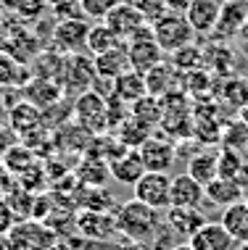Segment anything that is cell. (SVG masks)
Wrapping results in <instances>:
<instances>
[{"label":"cell","mask_w":248,"mask_h":250,"mask_svg":"<svg viewBox=\"0 0 248 250\" xmlns=\"http://www.w3.org/2000/svg\"><path fill=\"white\" fill-rule=\"evenodd\" d=\"M22 98L26 100V103L37 105L40 111H43V108H50L53 103L64 100V87L58 84V82H53V79L32 77L29 82L22 87Z\"/></svg>","instance_id":"e0dca14e"},{"label":"cell","mask_w":248,"mask_h":250,"mask_svg":"<svg viewBox=\"0 0 248 250\" xmlns=\"http://www.w3.org/2000/svg\"><path fill=\"white\" fill-rule=\"evenodd\" d=\"M74 229L82 234L85 240H113L119 234L116 229V216L109 211H82L74 216Z\"/></svg>","instance_id":"9c48e42d"},{"label":"cell","mask_w":248,"mask_h":250,"mask_svg":"<svg viewBox=\"0 0 248 250\" xmlns=\"http://www.w3.org/2000/svg\"><path fill=\"white\" fill-rule=\"evenodd\" d=\"M74 177L82 182L85 187H103L106 179L111 177V171H109V164H106V161L92 158V155H85L82 164L77 166Z\"/></svg>","instance_id":"f546056e"},{"label":"cell","mask_w":248,"mask_h":250,"mask_svg":"<svg viewBox=\"0 0 248 250\" xmlns=\"http://www.w3.org/2000/svg\"><path fill=\"white\" fill-rule=\"evenodd\" d=\"M71 119H74L79 126H85L90 134L111 132V126H109V100L103 95H98L95 90H87L74 100V105H71Z\"/></svg>","instance_id":"3957f363"},{"label":"cell","mask_w":248,"mask_h":250,"mask_svg":"<svg viewBox=\"0 0 248 250\" xmlns=\"http://www.w3.org/2000/svg\"><path fill=\"white\" fill-rule=\"evenodd\" d=\"M238 40H240V45H243V48L248 50V21L240 26V32H238Z\"/></svg>","instance_id":"ee69618b"},{"label":"cell","mask_w":248,"mask_h":250,"mask_svg":"<svg viewBox=\"0 0 248 250\" xmlns=\"http://www.w3.org/2000/svg\"><path fill=\"white\" fill-rule=\"evenodd\" d=\"M246 3H248V0H246Z\"/></svg>","instance_id":"f5cc1de1"},{"label":"cell","mask_w":248,"mask_h":250,"mask_svg":"<svg viewBox=\"0 0 248 250\" xmlns=\"http://www.w3.org/2000/svg\"><path fill=\"white\" fill-rule=\"evenodd\" d=\"M113 134L119 137V143H122L124 147H132V150H137V147L151 137V129H148V126H143L137 119L127 116L122 124H119L116 129H113Z\"/></svg>","instance_id":"1f68e13d"},{"label":"cell","mask_w":248,"mask_h":250,"mask_svg":"<svg viewBox=\"0 0 248 250\" xmlns=\"http://www.w3.org/2000/svg\"><path fill=\"white\" fill-rule=\"evenodd\" d=\"M246 245H248V242H246Z\"/></svg>","instance_id":"db71d44e"},{"label":"cell","mask_w":248,"mask_h":250,"mask_svg":"<svg viewBox=\"0 0 248 250\" xmlns=\"http://www.w3.org/2000/svg\"><path fill=\"white\" fill-rule=\"evenodd\" d=\"M50 250H77L74 248V242H66V240H56L50 245Z\"/></svg>","instance_id":"7bdbcfd3"},{"label":"cell","mask_w":248,"mask_h":250,"mask_svg":"<svg viewBox=\"0 0 248 250\" xmlns=\"http://www.w3.org/2000/svg\"><path fill=\"white\" fill-rule=\"evenodd\" d=\"M122 45V40L113 35V29L106 21H98V24H90V32H87V42H85V50L90 56H100V53L116 48Z\"/></svg>","instance_id":"f1b7e54d"},{"label":"cell","mask_w":248,"mask_h":250,"mask_svg":"<svg viewBox=\"0 0 248 250\" xmlns=\"http://www.w3.org/2000/svg\"><path fill=\"white\" fill-rule=\"evenodd\" d=\"M95 61V74L98 77H109V79H116L119 74L130 71V56H127V45H116V48L100 53V56H92Z\"/></svg>","instance_id":"7402d4cb"},{"label":"cell","mask_w":248,"mask_h":250,"mask_svg":"<svg viewBox=\"0 0 248 250\" xmlns=\"http://www.w3.org/2000/svg\"><path fill=\"white\" fill-rule=\"evenodd\" d=\"M206 200V190L201 182H196L190 174H177L172 177V190H169V206L177 208H201Z\"/></svg>","instance_id":"5bb4252c"},{"label":"cell","mask_w":248,"mask_h":250,"mask_svg":"<svg viewBox=\"0 0 248 250\" xmlns=\"http://www.w3.org/2000/svg\"><path fill=\"white\" fill-rule=\"evenodd\" d=\"M5 242H8V250H50L56 237L40 221H16L5 234Z\"/></svg>","instance_id":"8992f818"},{"label":"cell","mask_w":248,"mask_h":250,"mask_svg":"<svg viewBox=\"0 0 248 250\" xmlns=\"http://www.w3.org/2000/svg\"><path fill=\"white\" fill-rule=\"evenodd\" d=\"M109 171L111 177L119 182V185H127V187H135V182L145 174V166H143V158H140L137 150H132V147H127L122 155H116V158L109 164Z\"/></svg>","instance_id":"d6986e66"},{"label":"cell","mask_w":248,"mask_h":250,"mask_svg":"<svg viewBox=\"0 0 248 250\" xmlns=\"http://www.w3.org/2000/svg\"><path fill=\"white\" fill-rule=\"evenodd\" d=\"M29 79H32L29 66L16 61L11 53H5L0 48V87H19L22 90Z\"/></svg>","instance_id":"4316f807"},{"label":"cell","mask_w":248,"mask_h":250,"mask_svg":"<svg viewBox=\"0 0 248 250\" xmlns=\"http://www.w3.org/2000/svg\"><path fill=\"white\" fill-rule=\"evenodd\" d=\"M130 116L137 119L143 126H148V129H153V126L161 124L164 119V105H161V98H153V95H143L140 100H135V103L130 105Z\"/></svg>","instance_id":"83f0119b"},{"label":"cell","mask_w":248,"mask_h":250,"mask_svg":"<svg viewBox=\"0 0 248 250\" xmlns=\"http://www.w3.org/2000/svg\"><path fill=\"white\" fill-rule=\"evenodd\" d=\"M113 250H151V242H135V240H124L122 245H116Z\"/></svg>","instance_id":"60d3db41"},{"label":"cell","mask_w":248,"mask_h":250,"mask_svg":"<svg viewBox=\"0 0 248 250\" xmlns=\"http://www.w3.org/2000/svg\"><path fill=\"white\" fill-rule=\"evenodd\" d=\"M77 3H79V13L87 21H103L113 5H119L122 0H77Z\"/></svg>","instance_id":"e575fe53"},{"label":"cell","mask_w":248,"mask_h":250,"mask_svg":"<svg viewBox=\"0 0 248 250\" xmlns=\"http://www.w3.org/2000/svg\"><path fill=\"white\" fill-rule=\"evenodd\" d=\"M246 155H248V147H246Z\"/></svg>","instance_id":"f907efd6"},{"label":"cell","mask_w":248,"mask_h":250,"mask_svg":"<svg viewBox=\"0 0 248 250\" xmlns=\"http://www.w3.org/2000/svg\"><path fill=\"white\" fill-rule=\"evenodd\" d=\"M127 56H130V66H132V71H140V74H145V71H151L153 66H158L164 61L166 53L161 50V45L153 40V29H151V24L148 26H143V29L137 32L135 37H130L127 40Z\"/></svg>","instance_id":"5b68a950"},{"label":"cell","mask_w":248,"mask_h":250,"mask_svg":"<svg viewBox=\"0 0 248 250\" xmlns=\"http://www.w3.org/2000/svg\"><path fill=\"white\" fill-rule=\"evenodd\" d=\"M172 250H196V248H193L190 242H177V245H174Z\"/></svg>","instance_id":"bcb514c9"},{"label":"cell","mask_w":248,"mask_h":250,"mask_svg":"<svg viewBox=\"0 0 248 250\" xmlns=\"http://www.w3.org/2000/svg\"><path fill=\"white\" fill-rule=\"evenodd\" d=\"M187 242L196 250H232L235 248V240H232V234L225 229L222 221H203V227H201Z\"/></svg>","instance_id":"2e32d148"},{"label":"cell","mask_w":248,"mask_h":250,"mask_svg":"<svg viewBox=\"0 0 248 250\" xmlns=\"http://www.w3.org/2000/svg\"><path fill=\"white\" fill-rule=\"evenodd\" d=\"M206 190V200L211 203V206H217V208H225L227 206H232V203H238V200H243V187L238 185V182H232V179H225V177H217V179H211L209 185L203 187Z\"/></svg>","instance_id":"cb8c5ba5"},{"label":"cell","mask_w":248,"mask_h":250,"mask_svg":"<svg viewBox=\"0 0 248 250\" xmlns=\"http://www.w3.org/2000/svg\"><path fill=\"white\" fill-rule=\"evenodd\" d=\"M140 158H143L145 171H161L169 174V168L174 166V145L161 134H151L143 145L137 147Z\"/></svg>","instance_id":"8fae6325"},{"label":"cell","mask_w":248,"mask_h":250,"mask_svg":"<svg viewBox=\"0 0 248 250\" xmlns=\"http://www.w3.org/2000/svg\"><path fill=\"white\" fill-rule=\"evenodd\" d=\"M5 35H8V19H5L3 11H0V42L5 40Z\"/></svg>","instance_id":"f6af8a7d"},{"label":"cell","mask_w":248,"mask_h":250,"mask_svg":"<svg viewBox=\"0 0 248 250\" xmlns=\"http://www.w3.org/2000/svg\"><path fill=\"white\" fill-rule=\"evenodd\" d=\"M222 147L227 150H238V153H246L248 147V124L246 121H232V124L222 126Z\"/></svg>","instance_id":"836d02e7"},{"label":"cell","mask_w":248,"mask_h":250,"mask_svg":"<svg viewBox=\"0 0 248 250\" xmlns=\"http://www.w3.org/2000/svg\"><path fill=\"white\" fill-rule=\"evenodd\" d=\"M206 216L201 208H177V206H169L164 213V224L172 229L174 234H177V240L187 242L193 237V234L198 232L201 227H203Z\"/></svg>","instance_id":"4fadbf2b"},{"label":"cell","mask_w":248,"mask_h":250,"mask_svg":"<svg viewBox=\"0 0 248 250\" xmlns=\"http://www.w3.org/2000/svg\"><path fill=\"white\" fill-rule=\"evenodd\" d=\"M95 61L92 56H85V53H69L64 58V69L61 77H58V84L64 87V95L66 92H87L95 82Z\"/></svg>","instance_id":"277c9868"},{"label":"cell","mask_w":248,"mask_h":250,"mask_svg":"<svg viewBox=\"0 0 248 250\" xmlns=\"http://www.w3.org/2000/svg\"><path fill=\"white\" fill-rule=\"evenodd\" d=\"M143 95H148V87H145V77L140 71H124L113 79V98H119L122 103L132 105L135 100H140Z\"/></svg>","instance_id":"d4e9b609"},{"label":"cell","mask_w":248,"mask_h":250,"mask_svg":"<svg viewBox=\"0 0 248 250\" xmlns=\"http://www.w3.org/2000/svg\"><path fill=\"white\" fill-rule=\"evenodd\" d=\"M103 21L111 26L113 35L122 40V42H127V40L135 37L137 32L143 29V26H148V24H151L148 19H145L143 13H140L132 3H127V0H124V3H119V5H113L111 13L103 19Z\"/></svg>","instance_id":"30bf717a"},{"label":"cell","mask_w":248,"mask_h":250,"mask_svg":"<svg viewBox=\"0 0 248 250\" xmlns=\"http://www.w3.org/2000/svg\"><path fill=\"white\" fill-rule=\"evenodd\" d=\"M0 164H3V155H0Z\"/></svg>","instance_id":"681fc988"},{"label":"cell","mask_w":248,"mask_h":250,"mask_svg":"<svg viewBox=\"0 0 248 250\" xmlns=\"http://www.w3.org/2000/svg\"><path fill=\"white\" fill-rule=\"evenodd\" d=\"M151 29H153V40L161 45V50L166 56L190 42H196V32H193L190 21L185 19V13H177V11L161 13L156 21H151Z\"/></svg>","instance_id":"7a4b0ae2"},{"label":"cell","mask_w":248,"mask_h":250,"mask_svg":"<svg viewBox=\"0 0 248 250\" xmlns=\"http://www.w3.org/2000/svg\"><path fill=\"white\" fill-rule=\"evenodd\" d=\"M248 21V3L246 0H225L222 11H219V21L214 29V37L219 40H230L238 37L240 26Z\"/></svg>","instance_id":"9a60e30c"},{"label":"cell","mask_w":248,"mask_h":250,"mask_svg":"<svg viewBox=\"0 0 248 250\" xmlns=\"http://www.w3.org/2000/svg\"><path fill=\"white\" fill-rule=\"evenodd\" d=\"M87 32H90V21L85 16L74 19H58V24L53 26V45L58 53L69 56V53H82L87 42Z\"/></svg>","instance_id":"52a82bcc"},{"label":"cell","mask_w":248,"mask_h":250,"mask_svg":"<svg viewBox=\"0 0 248 250\" xmlns=\"http://www.w3.org/2000/svg\"><path fill=\"white\" fill-rule=\"evenodd\" d=\"M13 224H16V213H13V208L8 206V200L0 198V237H5L13 229Z\"/></svg>","instance_id":"f35d334b"},{"label":"cell","mask_w":248,"mask_h":250,"mask_svg":"<svg viewBox=\"0 0 248 250\" xmlns=\"http://www.w3.org/2000/svg\"><path fill=\"white\" fill-rule=\"evenodd\" d=\"M19 143V134L11 129V124H0V155H5Z\"/></svg>","instance_id":"ab89813d"},{"label":"cell","mask_w":248,"mask_h":250,"mask_svg":"<svg viewBox=\"0 0 248 250\" xmlns=\"http://www.w3.org/2000/svg\"><path fill=\"white\" fill-rule=\"evenodd\" d=\"M116 216V229L124 240H135V242H151L158 234V229L164 227V216L161 211L140 203L137 198L122 203L113 211Z\"/></svg>","instance_id":"6da1fadb"},{"label":"cell","mask_w":248,"mask_h":250,"mask_svg":"<svg viewBox=\"0 0 248 250\" xmlns=\"http://www.w3.org/2000/svg\"><path fill=\"white\" fill-rule=\"evenodd\" d=\"M37 161H40V158L35 155V150H29V147H26L24 143H16L8 153L3 155V164L8 166L11 171L16 174V177H19L22 171H26V168H29L32 164H37Z\"/></svg>","instance_id":"d6a6232c"},{"label":"cell","mask_w":248,"mask_h":250,"mask_svg":"<svg viewBox=\"0 0 248 250\" xmlns=\"http://www.w3.org/2000/svg\"><path fill=\"white\" fill-rule=\"evenodd\" d=\"M203 66L209 71H217V74H227L230 77L232 66H235V53L227 42H222L219 37H214L209 45H203Z\"/></svg>","instance_id":"603a6c76"},{"label":"cell","mask_w":248,"mask_h":250,"mask_svg":"<svg viewBox=\"0 0 248 250\" xmlns=\"http://www.w3.org/2000/svg\"><path fill=\"white\" fill-rule=\"evenodd\" d=\"M219 11L222 3L219 0H190V5L185 8V19L190 21L196 37H211L219 21Z\"/></svg>","instance_id":"7c38bea8"},{"label":"cell","mask_w":248,"mask_h":250,"mask_svg":"<svg viewBox=\"0 0 248 250\" xmlns=\"http://www.w3.org/2000/svg\"><path fill=\"white\" fill-rule=\"evenodd\" d=\"M225 98L232 100L235 98V105L243 108L248 103V82L240 77H227L225 79Z\"/></svg>","instance_id":"d590c367"},{"label":"cell","mask_w":248,"mask_h":250,"mask_svg":"<svg viewBox=\"0 0 248 250\" xmlns=\"http://www.w3.org/2000/svg\"><path fill=\"white\" fill-rule=\"evenodd\" d=\"M169 190H172V177L161 171H145L132 187L135 198L140 203H145V206L156 208V211L169 208Z\"/></svg>","instance_id":"ba28073f"},{"label":"cell","mask_w":248,"mask_h":250,"mask_svg":"<svg viewBox=\"0 0 248 250\" xmlns=\"http://www.w3.org/2000/svg\"><path fill=\"white\" fill-rule=\"evenodd\" d=\"M145 77V87H148V95L153 98H164L169 95V92L180 90V82H182V74H180L169 61H161L158 66H153L151 71L143 74Z\"/></svg>","instance_id":"ac0fdd59"},{"label":"cell","mask_w":248,"mask_h":250,"mask_svg":"<svg viewBox=\"0 0 248 250\" xmlns=\"http://www.w3.org/2000/svg\"><path fill=\"white\" fill-rule=\"evenodd\" d=\"M187 174L206 187L211 179L219 177V153L211 150V147H203V150L193 153L190 161H187Z\"/></svg>","instance_id":"44dd1931"},{"label":"cell","mask_w":248,"mask_h":250,"mask_svg":"<svg viewBox=\"0 0 248 250\" xmlns=\"http://www.w3.org/2000/svg\"><path fill=\"white\" fill-rule=\"evenodd\" d=\"M169 63L180 74H190V71L206 69L203 66V50H201V45H196V42H190V45H185V48L169 53Z\"/></svg>","instance_id":"4dcf8cb0"},{"label":"cell","mask_w":248,"mask_h":250,"mask_svg":"<svg viewBox=\"0 0 248 250\" xmlns=\"http://www.w3.org/2000/svg\"><path fill=\"white\" fill-rule=\"evenodd\" d=\"M3 100H5V87H0V105H3Z\"/></svg>","instance_id":"c3c4849f"},{"label":"cell","mask_w":248,"mask_h":250,"mask_svg":"<svg viewBox=\"0 0 248 250\" xmlns=\"http://www.w3.org/2000/svg\"><path fill=\"white\" fill-rule=\"evenodd\" d=\"M240 121H246V124H248V103L240 108Z\"/></svg>","instance_id":"7dc6e473"},{"label":"cell","mask_w":248,"mask_h":250,"mask_svg":"<svg viewBox=\"0 0 248 250\" xmlns=\"http://www.w3.org/2000/svg\"><path fill=\"white\" fill-rule=\"evenodd\" d=\"M219 221L225 224V229L232 234L235 242H243V245L248 242V200H238L227 206Z\"/></svg>","instance_id":"484cf974"},{"label":"cell","mask_w":248,"mask_h":250,"mask_svg":"<svg viewBox=\"0 0 248 250\" xmlns=\"http://www.w3.org/2000/svg\"><path fill=\"white\" fill-rule=\"evenodd\" d=\"M187 5H190V0H166V8H169V11H177V13H185Z\"/></svg>","instance_id":"b9f144b4"},{"label":"cell","mask_w":248,"mask_h":250,"mask_svg":"<svg viewBox=\"0 0 248 250\" xmlns=\"http://www.w3.org/2000/svg\"><path fill=\"white\" fill-rule=\"evenodd\" d=\"M8 124H11V129L16 132L19 137L35 132L37 126H45L43 124V111H40L37 105L26 103L24 98L19 100V103H11L8 105Z\"/></svg>","instance_id":"ffe728a7"},{"label":"cell","mask_w":248,"mask_h":250,"mask_svg":"<svg viewBox=\"0 0 248 250\" xmlns=\"http://www.w3.org/2000/svg\"><path fill=\"white\" fill-rule=\"evenodd\" d=\"M45 8H48L45 0H16V5H13V11H16L24 21H35V19H40Z\"/></svg>","instance_id":"8d00e7d4"},{"label":"cell","mask_w":248,"mask_h":250,"mask_svg":"<svg viewBox=\"0 0 248 250\" xmlns=\"http://www.w3.org/2000/svg\"><path fill=\"white\" fill-rule=\"evenodd\" d=\"M243 250H248V245H246V248H243Z\"/></svg>","instance_id":"816d5d0a"},{"label":"cell","mask_w":248,"mask_h":250,"mask_svg":"<svg viewBox=\"0 0 248 250\" xmlns=\"http://www.w3.org/2000/svg\"><path fill=\"white\" fill-rule=\"evenodd\" d=\"M127 3H132L135 8L143 13L148 21H156L161 13H166L169 8H166V0H127Z\"/></svg>","instance_id":"74e56055"}]
</instances>
